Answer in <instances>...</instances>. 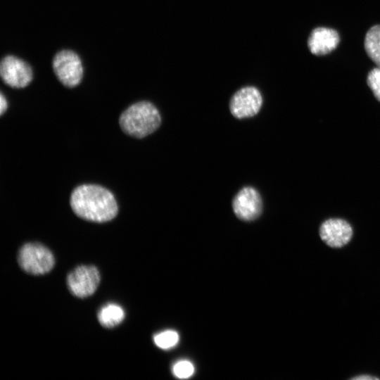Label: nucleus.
<instances>
[{"label": "nucleus", "mask_w": 380, "mask_h": 380, "mask_svg": "<svg viewBox=\"0 0 380 380\" xmlns=\"http://www.w3.org/2000/svg\"><path fill=\"white\" fill-rule=\"evenodd\" d=\"M7 101L6 99V98L4 97L3 93L1 92V96H0V113L1 115H2L6 110V108H7Z\"/></svg>", "instance_id": "dca6fc26"}, {"label": "nucleus", "mask_w": 380, "mask_h": 380, "mask_svg": "<svg viewBox=\"0 0 380 380\" xmlns=\"http://www.w3.org/2000/svg\"><path fill=\"white\" fill-rule=\"evenodd\" d=\"M153 340L158 347L162 349H169L178 343L179 335L175 331L167 330L154 336Z\"/></svg>", "instance_id": "ddd939ff"}, {"label": "nucleus", "mask_w": 380, "mask_h": 380, "mask_svg": "<svg viewBox=\"0 0 380 380\" xmlns=\"http://www.w3.org/2000/svg\"><path fill=\"white\" fill-rule=\"evenodd\" d=\"M70 203L77 216L95 222L113 220L118 210L113 194L96 184H82L76 187L71 194Z\"/></svg>", "instance_id": "f257e3e1"}, {"label": "nucleus", "mask_w": 380, "mask_h": 380, "mask_svg": "<svg viewBox=\"0 0 380 380\" xmlns=\"http://www.w3.org/2000/svg\"><path fill=\"white\" fill-rule=\"evenodd\" d=\"M352 379H354V380H374L375 379L376 380V379H379V378L376 376H372L368 374L367 375L363 374L361 376H355L352 378Z\"/></svg>", "instance_id": "f3484780"}, {"label": "nucleus", "mask_w": 380, "mask_h": 380, "mask_svg": "<svg viewBox=\"0 0 380 380\" xmlns=\"http://www.w3.org/2000/svg\"><path fill=\"white\" fill-rule=\"evenodd\" d=\"M172 372L179 379H187L193 375L194 367L191 362L180 360L173 365Z\"/></svg>", "instance_id": "4468645a"}, {"label": "nucleus", "mask_w": 380, "mask_h": 380, "mask_svg": "<svg viewBox=\"0 0 380 380\" xmlns=\"http://www.w3.org/2000/svg\"><path fill=\"white\" fill-rule=\"evenodd\" d=\"M161 118L156 106L148 101H139L129 106L120 115L119 123L127 134L143 138L156 131Z\"/></svg>", "instance_id": "f03ea898"}, {"label": "nucleus", "mask_w": 380, "mask_h": 380, "mask_svg": "<svg viewBox=\"0 0 380 380\" xmlns=\"http://www.w3.org/2000/svg\"><path fill=\"white\" fill-rule=\"evenodd\" d=\"M99 281V270L96 267L91 265L77 267L67 277L70 291L79 298H85L93 294Z\"/></svg>", "instance_id": "423d86ee"}, {"label": "nucleus", "mask_w": 380, "mask_h": 380, "mask_svg": "<svg viewBox=\"0 0 380 380\" xmlns=\"http://www.w3.org/2000/svg\"><path fill=\"white\" fill-rule=\"evenodd\" d=\"M232 208L237 217L244 221H252L262 212V199L255 189L244 187L234 198Z\"/></svg>", "instance_id": "6e6552de"}, {"label": "nucleus", "mask_w": 380, "mask_h": 380, "mask_svg": "<svg viewBox=\"0 0 380 380\" xmlns=\"http://www.w3.org/2000/svg\"><path fill=\"white\" fill-rule=\"evenodd\" d=\"M18 262L27 273L43 274L53 268L55 260L52 253L46 246L38 243H28L20 249Z\"/></svg>", "instance_id": "7ed1b4c3"}, {"label": "nucleus", "mask_w": 380, "mask_h": 380, "mask_svg": "<svg viewBox=\"0 0 380 380\" xmlns=\"http://www.w3.org/2000/svg\"><path fill=\"white\" fill-rule=\"evenodd\" d=\"M0 75L7 85L13 88H24L32 80L33 73L30 65L12 55L4 57L0 63Z\"/></svg>", "instance_id": "39448f33"}, {"label": "nucleus", "mask_w": 380, "mask_h": 380, "mask_svg": "<svg viewBox=\"0 0 380 380\" xmlns=\"http://www.w3.org/2000/svg\"><path fill=\"white\" fill-rule=\"evenodd\" d=\"M125 317L123 309L115 303L104 305L99 312L98 319L106 328H112L119 324Z\"/></svg>", "instance_id": "9b49d317"}, {"label": "nucleus", "mask_w": 380, "mask_h": 380, "mask_svg": "<svg viewBox=\"0 0 380 380\" xmlns=\"http://www.w3.org/2000/svg\"><path fill=\"white\" fill-rule=\"evenodd\" d=\"M340 41L336 30L324 27L315 28L308 39L310 51L315 56H324L334 50Z\"/></svg>", "instance_id": "9d476101"}, {"label": "nucleus", "mask_w": 380, "mask_h": 380, "mask_svg": "<svg viewBox=\"0 0 380 380\" xmlns=\"http://www.w3.org/2000/svg\"><path fill=\"white\" fill-rule=\"evenodd\" d=\"M53 71L58 80L67 87L78 85L83 76L82 63L79 56L71 50H61L53 57Z\"/></svg>", "instance_id": "20e7f679"}, {"label": "nucleus", "mask_w": 380, "mask_h": 380, "mask_svg": "<svg viewBox=\"0 0 380 380\" xmlns=\"http://www.w3.org/2000/svg\"><path fill=\"white\" fill-rule=\"evenodd\" d=\"M367 84L375 98L380 101V68H374L369 72Z\"/></svg>", "instance_id": "2eb2a0df"}, {"label": "nucleus", "mask_w": 380, "mask_h": 380, "mask_svg": "<svg viewBox=\"0 0 380 380\" xmlns=\"http://www.w3.org/2000/svg\"><path fill=\"white\" fill-rule=\"evenodd\" d=\"M364 46L367 56L380 68V25H374L367 31Z\"/></svg>", "instance_id": "f8f14e48"}, {"label": "nucleus", "mask_w": 380, "mask_h": 380, "mask_svg": "<svg viewBox=\"0 0 380 380\" xmlns=\"http://www.w3.org/2000/svg\"><path fill=\"white\" fill-rule=\"evenodd\" d=\"M262 104V98L259 90L253 87H246L233 95L229 108L235 118L241 119L256 115Z\"/></svg>", "instance_id": "0eeeda50"}, {"label": "nucleus", "mask_w": 380, "mask_h": 380, "mask_svg": "<svg viewBox=\"0 0 380 380\" xmlns=\"http://www.w3.org/2000/svg\"><path fill=\"white\" fill-rule=\"evenodd\" d=\"M319 236L329 246L341 248L350 241L353 236V229L346 220L331 218L321 224Z\"/></svg>", "instance_id": "1a4fd4ad"}]
</instances>
